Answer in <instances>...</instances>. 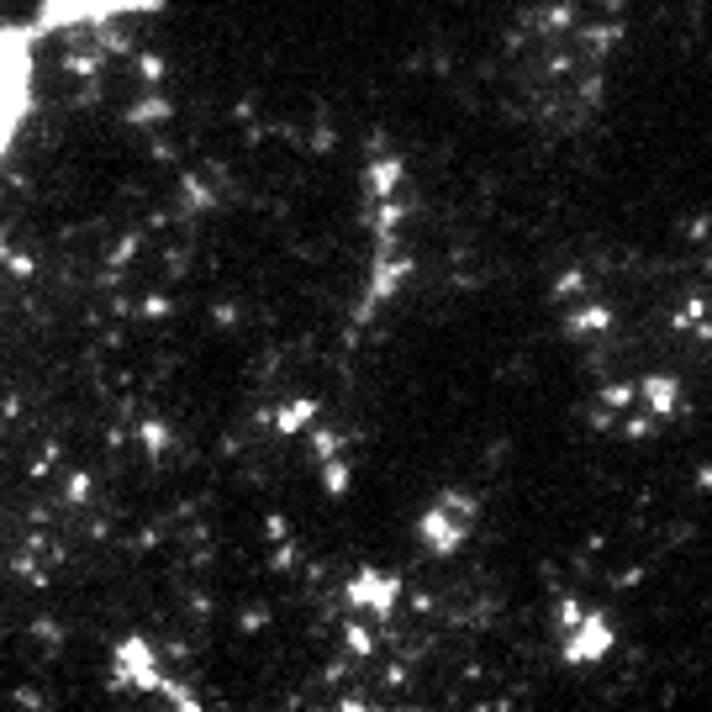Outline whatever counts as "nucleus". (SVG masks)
<instances>
[{"instance_id": "nucleus-1", "label": "nucleus", "mask_w": 712, "mask_h": 712, "mask_svg": "<svg viewBox=\"0 0 712 712\" xmlns=\"http://www.w3.org/2000/svg\"><path fill=\"white\" fill-rule=\"evenodd\" d=\"M618 43H623V27L592 16L575 0H528L506 32L512 112L549 138H570L592 127L607 101Z\"/></svg>"}, {"instance_id": "nucleus-2", "label": "nucleus", "mask_w": 712, "mask_h": 712, "mask_svg": "<svg viewBox=\"0 0 712 712\" xmlns=\"http://www.w3.org/2000/svg\"><path fill=\"white\" fill-rule=\"evenodd\" d=\"M665 323L681 349L712 359V233L665 275Z\"/></svg>"}, {"instance_id": "nucleus-3", "label": "nucleus", "mask_w": 712, "mask_h": 712, "mask_svg": "<svg viewBox=\"0 0 712 712\" xmlns=\"http://www.w3.org/2000/svg\"><path fill=\"white\" fill-rule=\"evenodd\" d=\"M681 412V386L676 375H628L612 390H602V412L596 422L612 428V433H628V439H644L654 428H665L670 417Z\"/></svg>"}, {"instance_id": "nucleus-4", "label": "nucleus", "mask_w": 712, "mask_h": 712, "mask_svg": "<svg viewBox=\"0 0 712 712\" xmlns=\"http://www.w3.org/2000/svg\"><path fill=\"white\" fill-rule=\"evenodd\" d=\"M37 37L43 27H0V164L32 117L37 90Z\"/></svg>"}]
</instances>
